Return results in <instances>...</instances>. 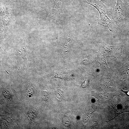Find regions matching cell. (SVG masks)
Returning a JSON list of instances; mask_svg holds the SVG:
<instances>
[{
  "label": "cell",
  "instance_id": "2",
  "mask_svg": "<svg viewBox=\"0 0 129 129\" xmlns=\"http://www.w3.org/2000/svg\"><path fill=\"white\" fill-rule=\"evenodd\" d=\"M124 45L111 46L101 42L99 45V51L106 58L110 57L118 58L122 55V49Z\"/></svg>",
  "mask_w": 129,
  "mask_h": 129
},
{
  "label": "cell",
  "instance_id": "5",
  "mask_svg": "<svg viewBox=\"0 0 129 129\" xmlns=\"http://www.w3.org/2000/svg\"><path fill=\"white\" fill-rule=\"evenodd\" d=\"M98 23L100 25L108 28L111 31L114 30L113 22L106 15V14L97 17Z\"/></svg>",
  "mask_w": 129,
  "mask_h": 129
},
{
  "label": "cell",
  "instance_id": "14",
  "mask_svg": "<svg viewBox=\"0 0 129 129\" xmlns=\"http://www.w3.org/2000/svg\"><path fill=\"white\" fill-rule=\"evenodd\" d=\"M56 95L58 98L59 99L61 98L63 96V92L61 90L58 89L56 91Z\"/></svg>",
  "mask_w": 129,
  "mask_h": 129
},
{
  "label": "cell",
  "instance_id": "1",
  "mask_svg": "<svg viewBox=\"0 0 129 129\" xmlns=\"http://www.w3.org/2000/svg\"><path fill=\"white\" fill-rule=\"evenodd\" d=\"M126 9V4L122 0H117L116 5L109 10L112 19L118 28L119 39L121 38V35L123 28Z\"/></svg>",
  "mask_w": 129,
  "mask_h": 129
},
{
  "label": "cell",
  "instance_id": "4",
  "mask_svg": "<svg viewBox=\"0 0 129 129\" xmlns=\"http://www.w3.org/2000/svg\"><path fill=\"white\" fill-rule=\"evenodd\" d=\"M80 2L86 3L91 5L98 11L100 16L106 14L108 8L99 0H81Z\"/></svg>",
  "mask_w": 129,
  "mask_h": 129
},
{
  "label": "cell",
  "instance_id": "3",
  "mask_svg": "<svg viewBox=\"0 0 129 129\" xmlns=\"http://www.w3.org/2000/svg\"><path fill=\"white\" fill-rule=\"evenodd\" d=\"M64 0H55L53 8L49 16L54 20H58L64 5Z\"/></svg>",
  "mask_w": 129,
  "mask_h": 129
},
{
  "label": "cell",
  "instance_id": "12",
  "mask_svg": "<svg viewBox=\"0 0 129 129\" xmlns=\"http://www.w3.org/2000/svg\"><path fill=\"white\" fill-rule=\"evenodd\" d=\"M62 121L64 125L67 127L70 126L71 124L70 119L66 116H64L63 118Z\"/></svg>",
  "mask_w": 129,
  "mask_h": 129
},
{
  "label": "cell",
  "instance_id": "9",
  "mask_svg": "<svg viewBox=\"0 0 129 129\" xmlns=\"http://www.w3.org/2000/svg\"><path fill=\"white\" fill-rule=\"evenodd\" d=\"M108 7L113 6L116 3L117 0H99Z\"/></svg>",
  "mask_w": 129,
  "mask_h": 129
},
{
  "label": "cell",
  "instance_id": "13",
  "mask_svg": "<svg viewBox=\"0 0 129 129\" xmlns=\"http://www.w3.org/2000/svg\"><path fill=\"white\" fill-rule=\"evenodd\" d=\"M1 11L3 13L7 14H9L11 12V10L9 7L5 5H2L1 7Z\"/></svg>",
  "mask_w": 129,
  "mask_h": 129
},
{
  "label": "cell",
  "instance_id": "16",
  "mask_svg": "<svg viewBox=\"0 0 129 129\" xmlns=\"http://www.w3.org/2000/svg\"><path fill=\"white\" fill-rule=\"evenodd\" d=\"M121 91L125 93L126 95L128 96H129V91H125L122 89H121Z\"/></svg>",
  "mask_w": 129,
  "mask_h": 129
},
{
  "label": "cell",
  "instance_id": "10",
  "mask_svg": "<svg viewBox=\"0 0 129 129\" xmlns=\"http://www.w3.org/2000/svg\"><path fill=\"white\" fill-rule=\"evenodd\" d=\"M11 15H6L3 19V24L4 27L8 26L11 23L12 18Z\"/></svg>",
  "mask_w": 129,
  "mask_h": 129
},
{
  "label": "cell",
  "instance_id": "8",
  "mask_svg": "<svg viewBox=\"0 0 129 129\" xmlns=\"http://www.w3.org/2000/svg\"><path fill=\"white\" fill-rule=\"evenodd\" d=\"M72 35L69 33L67 35L65 42L63 46L62 51L64 53H68L70 50L72 44Z\"/></svg>",
  "mask_w": 129,
  "mask_h": 129
},
{
  "label": "cell",
  "instance_id": "17",
  "mask_svg": "<svg viewBox=\"0 0 129 129\" xmlns=\"http://www.w3.org/2000/svg\"><path fill=\"white\" fill-rule=\"evenodd\" d=\"M124 1H125L127 3V4L128 3V4L129 3V0H123Z\"/></svg>",
  "mask_w": 129,
  "mask_h": 129
},
{
  "label": "cell",
  "instance_id": "15",
  "mask_svg": "<svg viewBox=\"0 0 129 129\" xmlns=\"http://www.w3.org/2000/svg\"><path fill=\"white\" fill-rule=\"evenodd\" d=\"M42 96L43 99L47 101L48 98V95L47 92L45 91H43L42 93Z\"/></svg>",
  "mask_w": 129,
  "mask_h": 129
},
{
  "label": "cell",
  "instance_id": "11",
  "mask_svg": "<svg viewBox=\"0 0 129 129\" xmlns=\"http://www.w3.org/2000/svg\"><path fill=\"white\" fill-rule=\"evenodd\" d=\"M121 68L125 76H129V61H128L124 64Z\"/></svg>",
  "mask_w": 129,
  "mask_h": 129
},
{
  "label": "cell",
  "instance_id": "7",
  "mask_svg": "<svg viewBox=\"0 0 129 129\" xmlns=\"http://www.w3.org/2000/svg\"><path fill=\"white\" fill-rule=\"evenodd\" d=\"M14 52L17 58H22L24 61L27 60L26 56L27 54V50L25 45L22 44L16 48Z\"/></svg>",
  "mask_w": 129,
  "mask_h": 129
},
{
  "label": "cell",
  "instance_id": "6",
  "mask_svg": "<svg viewBox=\"0 0 129 129\" xmlns=\"http://www.w3.org/2000/svg\"><path fill=\"white\" fill-rule=\"evenodd\" d=\"M115 113V118L118 115L123 113L129 112V105L125 103H118L112 106Z\"/></svg>",
  "mask_w": 129,
  "mask_h": 129
},
{
  "label": "cell",
  "instance_id": "18",
  "mask_svg": "<svg viewBox=\"0 0 129 129\" xmlns=\"http://www.w3.org/2000/svg\"><path fill=\"white\" fill-rule=\"evenodd\" d=\"M127 53H128V55H129V52H128Z\"/></svg>",
  "mask_w": 129,
  "mask_h": 129
}]
</instances>
